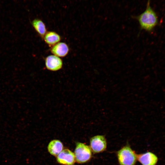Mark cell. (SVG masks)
Masks as SVG:
<instances>
[{
	"mask_svg": "<svg viewBox=\"0 0 165 165\" xmlns=\"http://www.w3.org/2000/svg\"><path fill=\"white\" fill-rule=\"evenodd\" d=\"M63 145L59 140L54 139L51 141L48 144L47 149L52 155L57 156L63 150Z\"/></svg>",
	"mask_w": 165,
	"mask_h": 165,
	"instance_id": "cell-9",
	"label": "cell"
},
{
	"mask_svg": "<svg viewBox=\"0 0 165 165\" xmlns=\"http://www.w3.org/2000/svg\"><path fill=\"white\" fill-rule=\"evenodd\" d=\"M31 24L36 32L43 38L47 32L46 27L44 23L40 19H35L32 21Z\"/></svg>",
	"mask_w": 165,
	"mask_h": 165,
	"instance_id": "cell-11",
	"label": "cell"
},
{
	"mask_svg": "<svg viewBox=\"0 0 165 165\" xmlns=\"http://www.w3.org/2000/svg\"><path fill=\"white\" fill-rule=\"evenodd\" d=\"M50 51L54 55L59 57H64L68 54L69 48L65 42H59L52 47Z\"/></svg>",
	"mask_w": 165,
	"mask_h": 165,
	"instance_id": "cell-8",
	"label": "cell"
},
{
	"mask_svg": "<svg viewBox=\"0 0 165 165\" xmlns=\"http://www.w3.org/2000/svg\"><path fill=\"white\" fill-rule=\"evenodd\" d=\"M137 158L142 165H156L158 160L157 156L150 152L137 154Z\"/></svg>",
	"mask_w": 165,
	"mask_h": 165,
	"instance_id": "cell-7",
	"label": "cell"
},
{
	"mask_svg": "<svg viewBox=\"0 0 165 165\" xmlns=\"http://www.w3.org/2000/svg\"><path fill=\"white\" fill-rule=\"evenodd\" d=\"M107 143L104 136L97 135L91 138L90 139V147L94 153H97L105 151Z\"/></svg>",
	"mask_w": 165,
	"mask_h": 165,
	"instance_id": "cell-4",
	"label": "cell"
},
{
	"mask_svg": "<svg viewBox=\"0 0 165 165\" xmlns=\"http://www.w3.org/2000/svg\"><path fill=\"white\" fill-rule=\"evenodd\" d=\"M117 153L120 165H135L137 154L128 144L119 150Z\"/></svg>",
	"mask_w": 165,
	"mask_h": 165,
	"instance_id": "cell-2",
	"label": "cell"
},
{
	"mask_svg": "<svg viewBox=\"0 0 165 165\" xmlns=\"http://www.w3.org/2000/svg\"><path fill=\"white\" fill-rule=\"evenodd\" d=\"M57 162L63 165H74L75 159L74 153L68 148L64 149L56 156Z\"/></svg>",
	"mask_w": 165,
	"mask_h": 165,
	"instance_id": "cell-5",
	"label": "cell"
},
{
	"mask_svg": "<svg viewBox=\"0 0 165 165\" xmlns=\"http://www.w3.org/2000/svg\"><path fill=\"white\" fill-rule=\"evenodd\" d=\"M46 68L49 70L56 71L61 69L63 65L62 60L59 57L53 55L47 57L45 60Z\"/></svg>",
	"mask_w": 165,
	"mask_h": 165,
	"instance_id": "cell-6",
	"label": "cell"
},
{
	"mask_svg": "<svg viewBox=\"0 0 165 165\" xmlns=\"http://www.w3.org/2000/svg\"><path fill=\"white\" fill-rule=\"evenodd\" d=\"M149 0L147 3L145 10L138 16H133V18L138 21L141 30L151 31L158 23L156 13L151 7Z\"/></svg>",
	"mask_w": 165,
	"mask_h": 165,
	"instance_id": "cell-1",
	"label": "cell"
},
{
	"mask_svg": "<svg viewBox=\"0 0 165 165\" xmlns=\"http://www.w3.org/2000/svg\"><path fill=\"white\" fill-rule=\"evenodd\" d=\"M43 38L45 42L52 47L59 42L61 40L60 36L53 31L47 32Z\"/></svg>",
	"mask_w": 165,
	"mask_h": 165,
	"instance_id": "cell-10",
	"label": "cell"
},
{
	"mask_svg": "<svg viewBox=\"0 0 165 165\" xmlns=\"http://www.w3.org/2000/svg\"><path fill=\"white\" fill-rule=\"evenodd\" d=\"M74 153L76 162L80 164L87 162L92 156V151L90 147L79 142L76 143Z\"/></svg>",
	"mask_w": 165,
	"mask_h": 165,
	"instance_id": "cell-3",
	"label": "cell"
}]
</instances>
